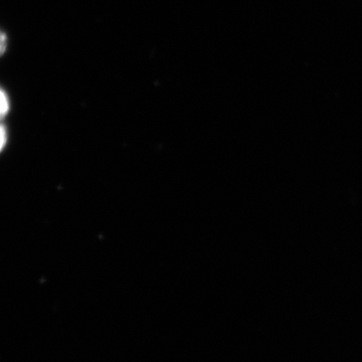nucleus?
<instances>
[{"label":"nucleus","mask_w":362,"mask_h":362,"mask_svg":"<svg viewBox=\"0 0 362 362\" xmlns=\"http://www.w3.org/2000/svg\"><path fill=\"white\" fill-rule=\"evenodd\" d=\"M8 108H10V104H8V99L7 94L4 93V90H1V116L4 117L7 115Z\"/></svg>","instance_id":"f257e3e1"},{"label":"nucleus","mask_w":362,"mask_h":362,"mask_svg":"<svg viewBox=\"0 0 362 362\" xmlns=\"http://www.w3.org/2000/svg\"><path fill=\"white\" fill-rule=\"evenodd\" d=\"M7 141V131L6 129L4 128V126H2L1 128V149L4 148Z\"/></svg>","instance_id":"f03ea898"},{"label":"nucleus","mask_w":362,"mask_h":362,"mask_svg":"<svg viewBox=\"0 0 362 362\" xmlns=\"http://www.w3.org/2000/svg\"><path fill=\"white\" fill-rule=\"evenodd\" d=\"M6 47V36L4 33L1 35V53L4 54Z\"/></svg>","instance_id":"7ed1b4c3"}]
</instances>
